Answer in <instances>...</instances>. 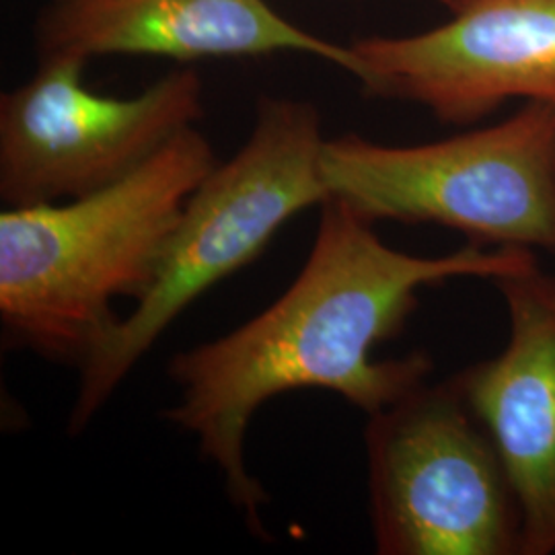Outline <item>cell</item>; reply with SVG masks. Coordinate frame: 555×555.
I'll return each mask as SVG.
<instances>
[{"label":"cell","mask_w":555,"mask_h":555,"mask_svg":"<svg viewBox=\"0 0 555 555\" xmlns=\"http://www.w3.org/2000/svg\"><path fill=\"white\" fill-rule=\"evenodd\" d=\"M437 2H440V4H444L449 11H453L455 9L456 4L461 2V0H437Z\"/></svg>","instance_id":"cell-10"},{"label":"cell","mask_w":555,"mask_h":555,"mask_svg":"<svg viewBox=\"0 0 555 555\" xmlns=\"http://www.w3.org/2000/svg\"><path fill=\"white\" fill-rule=\"evenodd\" d=\"M451 13L422 34L352 41L344 70L366 95L455 126L511 100L555 103V0H461Z\"/></svg>","instance_id":"cell-7"},{"label":"cell","mask_w":555,"mask_h":555,"mask_svg":"<svg viewBox=\"0 0 555 555\" xmlns=\"http://www.w3.org/2000/svg\"><path fill=\"white\" fill-rule=\"evenodd\" d=\"M89 60L38 59L31 79L0 98V199L52 204L126 178L202 118L204 85L178 68L132 98L87 89Z\"/></svg>","instance_id":"cell-6"},{"label":"cell","mask_w":555,"mask_h":555,"mask_svg":"<svg viewBox=\"0 0 555 555\" xmlns=\"http://www.w3.org/2000/svg\"><path fill=\"white\" fill-rule=\"evenodd\" d=\"M508 313L496 357L456 373L520 511V555L555 554V276L533 261L492 282Z\"/></svg>","instance_id":"cell-8"},{"label":"cell","mask_w":555,"mask_h":555,"mask_svg":"<svg viewBox=\"0 0 555 555\" xmlns=\"http://www.w3.org/2000/svg\"><path fill=\"white\" fill-rule=\"evenodd\" d=\"M298 276L256 318L169 362L179 401L165 417L198 440L249 531L270 539L261 508L268 492L247 469L245 438L270 399L323 389L373 416L428 380L433 360L412 352L377 360L399 336L420 291L456 278L494 282L537 261L533 251L469 243L444 256H414L378 237L375 222L327 198Z\"/></svg>","instance_id":"cell-1"},{"label":"cell","mask_w":555,"mask_h":555,"mask_svg":"<svg viewBox=\"0 0 555 555\" xmlns=\"http://www.w3.org/2000/svg\"><path fill=\"white\" fill-rule=\"evenodd\" d=\"M215 165L194 126L98 192L4 208L0 319L9 336L80 366L118 323L116 300L144 295L185 202Z\"/></svg>","instance_id":"cell-2"},{"label":"cell","mask_w":555,"mask_h":555,"mask_svg":"<svg viewBox=\"0 0 555 555\" xmlns=\"http://www.w3.org/2000/svg\"><path fill=\"white\" fill-rule=\"evenodd\" d=\"M321 173L330 198L375 224H440L483 247L555 256V103L414 146L327 139Z\"/></svg>","instance_id":"cell-4"},{"label":"cell","mask_w":555,"mask_h":555,"mask_svg":"<svg viewBox=\"0 0 555 555\" xmlns=\"http://www.w3.org/2000/svg\"><path fill=\"white\" fill-rule=\"evenodd\" d=\"M323 119L311 101L261 98L237 153L188 198L155 278L80 364L68 433L80 435L167 327L206 291L249 266L298 212L330 198Z\"/></svg>","instance_id":"cell-3"},{"label":"cell","mask_w":555,"mask_h":555,"mask_svg":"<svg viewBox=\"0 0 555 555\" xmlns=\"http://www.w3.org/2000/svg\"><path fill=\"white\" fill-rule=\"evenodd\" d=\"M369 506L380 555H520L506 467L456 378L369 416Z\"/></svg>","instance_id":"cell-5"},{"label":"cell","mask_w":555,"mask_h":555,"mask_svg":"<svg viewBox=\"0 0 555 555\" xmlns=\"http://www.w3.org/2000/svg\"><path fill=\"white\" fill-rule=\"evenodd\" d=\"M38 59L159 56L254 59L298 52L346 68L348 48L280 15L266 0H46L36 27Z\"/></svg>","instance_id":"cell-9"}]
</instances>
